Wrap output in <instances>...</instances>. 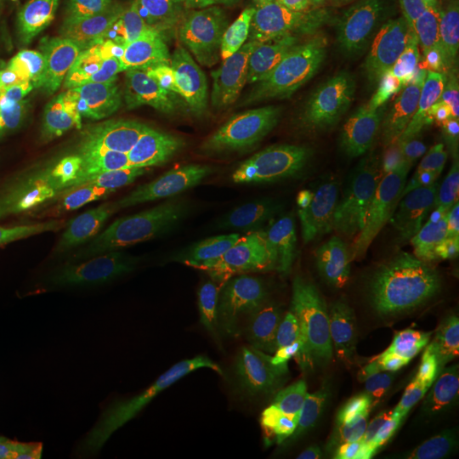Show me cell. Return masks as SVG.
<instances>
[{"instance_id": "9c48e42d", "label": "cell", "mask_w": 459, "mask_h": 459, "mask_svg": "<svg viewBox=\"0 0 459 459\" xmlns=\"http://www.w3.org/2000/svg\"><path fill=\"white\" fill-rule=\"evenodd\" d=\"M252 142L248 197L259 218L299 212L333 229L351 221L352 210L342 184L325 178L288 140L257 138Z\"/></svg>"}, {"instance_id": "ffe728a7", "label": "cell", "mask_w": 459, "mask_h": 459, "mask_svg": "<svg viewBox=\"0 0 459 459\" xmlns=\"http://www.w3.org/2000/svg\"><path fill=\"white\" fill-rule=\"evenodd\" d=\"M14 134L47 162L64 165L68 176H81L91 142V117L82 104L47 99L21 119Z\"/></svg>"}, {"instance_id": "d4e9b609", "label": "cell", "mask_w": 459, "mask_h": 459, "mask_svg": "<svg viewBox=\"0 0 459 459\" xmlns=\"http://www.w3.org/2000/svg\"><path fill=\"white\" fill-rule=\"evenodd\" d=\"M426 155V179L422 206L430 216L459 212V115L447 119L444 132L422 147Z\"/></svg>"}, {"instance_id": "4fadbf2b", "label": "cell", "mask_w": 459, "mask_h": 459, "mask_svg": "<svg viewBox=\"0 0 459 459\" xmlns=\"http://www.w3.org/2000/svg\"><path fill=\"white\" fill-rule=\"evenodd\" d=\"M121 0H58L34 31L41 85L55 91L109 38Z\"/></svg>"}, {"instance_id": "4dcf8cb0", "label": "cell", "mask_w": 459, "mask_h": 459, "mask_svg": "<svg viewBox=\"0 0 459 459\" xmlns=\"http://www.w3.org/2000/svg\"><path fill=\"white\" fill-rule=\"evenodd\" d=\"M133 447L134 444L128 437H108L96 443L33 451L24 455L0 453V459H123L132 455Z\"/></svg>"}, {"instance_id": "d6986e66", "label": "cell", "mask_w": 459, "mask_h": 459, "mask_svg": "<svg viewBox=\"0 0 459 459\" xmlns=\"http://www.w3.org/2000/svg\"><path fill=\"white\" fill-rule=\"evenodd\" d=\"M206 117L199 109L195 89L162 102L133 148L128 176L140 179L172 167L199 138Z\"/></svg>"}, {"instance_id": "8992f818", "label": "cell", "mask_w": 459, "mask_h": 459, "mask_svg": "<svg viewBox=\"0 0 459 459\" xmlns=\"http://www.w3.org/2000/svg\"><path fill=\"white\" fill-rule=\"evenodd\" d=\"M377 407L345 396L281 426L238 436L210 459H347L377 426Z\"/></svg>"}, {"instance_id": "484cf974", "label": "cell", "mask_w": 459, "mask_h": 459, "mask_svg": "<svg viewBox=\"0 0 459 459\" xmlns=\"http://www.w3.org/2000/svg\"><path fill=\"white\" fill-rule=\"evenodd\" d=\"M53 203L43 201L14 214H0V273L30 263L48 244Z\"/></svg>"}, {"instance_id": "52a82bcc", "label": "cell", "mask_w": 459, "mask_h": 459, "mask_svg": "<svg viewBox=\"0 0 459 459\" xmlns=\"http://www.w3.org/2000/svg\"><path fill=\"white\" fill-rule=\"evenodd\" d=\"M79 98L91 117V142L81 176L104 189L128 162L162 99L148 83L126 74L87 77Z\"/></svg>"}, {"instance_id": "603a6c76", "label": "cell", "mask_w": 459, "mask_h": 459, "mask_svg": "<svg viewBox=\"0 0 459 459\" xmlns=\"http://www.w3.org/2000/svg\"><path fill=\"white\" fill-rule=\"evenodd\" d=\"M227 7V0H133L126 45H145L197 28Z\"/></svg>"}, {"instance_id": "4316f807", "label": "cell", "mask_w": 459, "mask_h": 459, "mask_svg": "<svg viewBox=\"0 0 459 459\" xmlns=\"http://www.w3.org/2000/svg\"><path fill=\"white\" fill-rule=\"evenodd\" d=\"M400 299L415 312L459 305V238L409 281Z\"/></svg>"}, {"instance_id": "e0dca14e", "label": "cell", "mask_w": 459, "mask_h": 459, "mask_svg": "<svg viewBox=\"0 0 459 459\" xmlns=\"http://www.w3.org/2000/svg\"><path fill=\"white\" fill-rule=\"evenodd\" d=\"M162 252L164 240L152 237L128 212L123 187L91 214L83 248V279L87 284H96L147 255L160 257Z\"/></svg>"}, {"instance_id": "836d02e7", "label": "cell", "mask_w": 459, "mask_h": 459, "mask_svg": "<svg viewBox=\"0 0 459 459\" xmlns=\"http://www.w3.org/2000/svg\"><path fill=\"white\" fill-rule=\"evenodd\" d=\"M434 9L459 11V0H371L369 13L377 19H398L430 13Z\"/></svg>"}, {"instance_id": "5bb4252c", "label": "cell", "mask_w": 459, "mask_h": 459, "mask_svg": "<svg viewBox=\"0 0 459 459\" xmlns=\"http://www.w3.org/2000/svg\"><path fill=\"white\" fill-rule=\"evenodd\" d=\"M371 0H269L279 30L301 56L325 74L359 48Z\"/></svg>"}, {"instance_id": "30bf717a", "label": "cell", "mask_w": 459, "mask_h": 459, "mask_svg": "<svg viewBox=\"0 0 459 459\" xmlns=\"http://www.w3.org/2000/svg\"><path fill=\"white\" fill-rule=\"evenodd\" d=\"M142 179L150 189L162 231L184 240L216 235L242 213V184L231 160L216 165H172Z\"/></svg>"}, {"instance_id": "ab89813d", "label": "cell", "mask_w": 459, "mask_h": 459, "mask_svg": "<svg viewBox=\"0 0 459 459\" xmlns=\"http://www.w3.org/2000/svg\"><path fill=\"white\" fill-rule=\"evenodd\" d=\"M24 2H34V0H24Z\"/></svg>"}, {"instance_id": "44dd1931", "label": "cell", "mask_w": 459, "mask_h": 459, "mask_svg": "<svg viewBox=\"0 0 459 459\" xmlns=\"http://www.w3.org/2000/svg\"><path fill=\"white\" fill-rule=\"evenodd\" d=\"M295 335H252L221 341L214 344L170 354L152 362L140 377L155 375L167 369H184L201 377L231 381L267 366L278 354L288 351ZM134 379V377H133Z\"/></svg>"}, {"instance_id": "7402d4cb", "label": "cell", "mask_w": 459, "mask_h": 459, "mask_svg": "<svg viewBox=\"0 0 459 459\" xmlns=\"http://www.w3.org/2000/svg\"><path fill=\"white\" fill-rule=\"evenodd\" d=\"M237 420L231 403L208 405L134 444L130 459H203L210 446Z\"/></svg>"}, {"instance_id": "ac0fdd59", "label": "cell", "mask_w": 459, "mask_h": 459, "mask_svg": "<svg viewBox=\"0 0 459 459\" xmlns=\"http://www.w3.org/2000/svg\"><path fill=\"white\" fill-rule=\"evenodd\" d=\"M227 385L229 381L225 379L201 377L184 369H167L134 377L116 392L119 400L115 407L94 420L91 429L104 434H119L184 403L208 398Z\"/></svg>"}, {"instance_id": "1f68e13d", "label": "cell", "mask_w": 459, "mask_h": 459, "mask_svg": "<svg viewBox=\"0 0 459 459\" xmlns=\"http://www.w3.org/2000/svg\"><path fill=\"white\" fill-rule=\"evenodd\" d=\"M196 91L197 104L206 119L218 116H235L242 117L246 113L250 94L231 87L221 81L197 83L193 87Z\"/></svg>"}, {"instance_id": "277c9868", "label": "cell", "mask_w": 459, "mask_h": 459, "mask_svg": "<svg viewBox=\"0 0 459 459\" xmlns=\"http://www.w3.org/2000/svg\"><path fill=\"white\" fill-rule=\"evenodd\" d=\"M356 189L371 201L381 221L405 229L415 210V165L411 148L369 94L356 92L341 115Z\"/></svg>"}, {"instance_id": "e575fe53", "label": "cell", "mask_w": 459, "mask_h": 459, "mask_svg": "<svg viewBox=\"0 0 459 459\" xmlns=\"http://www.w3.org/2000/svg\"><path fill=\"white\" fill-rule=\"evenodd\" d=\"M456 115H459V51L446 68L441 91V116L447 121Z\"/></svg>"}, {"instance_id": "3957f363", "label": "cell", "mask_w": 459, "mask_h": 459, "mask_svg": "<svg viewBox=\"0 0 459 459\" xmlns=\"http://www.w3.org/2000/svg\"><path fill=\"white\" fill-rule=\"evenodd\" d=\"M427 345L424 333L377 328L345 337L312 359L276 373L231 403L237 419L349 394L400 368Z\"/></svg>"}, {"instance_id": "5b68a950", "label": "cell", "mask_w": 459, "mask_h": 459, "mask_svg": "<svg viewBox=\"0 0 459 459\" xmlns=\"http://www.w3.org/2000/svg\"><path fill=\"white\" fill-rule=\"evenodd\" d=\"M368 290L369 284L362 276L293 252L255 307L259 332L298 335L325 330L351 312Z\"/></svg>"}, {"instance_id": "7a4b0ae2", "label": "cell", "mask_w": 459, "mask_h": 459, "mask_svg": "<svg viewBox=\"0 0 459 459\" xmlns=\"http://www.w3.org/2000/svg\"><path fill=\"white\" fill-rule=\"evenodd\" d=\"M99 339L38 351L0 377V441L75 419L123 386Z\"/></svg>"}, {"instance_id": "8fae6325", "label": "cell", "mask_w": 459, "mask_h": 459, "mask_svg": "<svg viewBox=\"0 0 459 459\" xmlns=\"http://www.w3.org/2000/svg\"><path fill=\"white\" fill-rule=\"evenodd\" d=\"M248 19L238 7H225L212 21L145 45H126L121 74L148 83L162 102L193 89L204 70L238 34Z\"/></svg>"}, {"instance_id": "f1b7e54d", "label": "cell", "mask_w": 459, "mask_h": 459, "mask_svg": "<svg viewBox=\"0 0 459 459\" xmlns=\"http://www.w3.org/2000/svg\"><path fill=\"white\" fill-rule=\"evenodd\" d=\"M68 178L65 167L47 162L16 176L5 178L0 189V214L21 213L47 201L49 193Z\"/></svg>"}, {"instance_id": "6da1fadb", "label": "cell", "mask_w": 459, "mask_h": 459, "mask_svg": "<svg viewBox=\"0 0 459 459\" xmlns=\"http://www.w3.org/2000/svg\"><path fill=\"white\" fill-rule=\"evenodd\" d=\"M455 53V34L443 16L398 17L369 28L358 48L356 72L394 125L417 134L441 115L444 75Z\"/></svg>"}, {"instance_id": "74e56055", "label": "cell", "mask_w": 459, "mask_h": 459, "mask_svg": "<svg viewBox=\"0 0 459 459\" xmlns=\"http://www.w3.org/2000/svg\"><path fill=\"white\" fill-rule=\"evenodd\" d=\"M4 181H5V178L0 174V189H2V186H4Z\"/></svg>"}, {"instance_id": "f35d334b", "label": "cell", "mask_w": 459, "mask_h": 459, "mask_svg": "<svg viewBox=\"0 0 459 459\" xmlns=\"http://www.w3.org/2000/svg\"><path fill=\"white\" fill-rule=\"evenodd\" d=\"M0 24H2V4H0Z\"/></svg>"}, {"instance_id": "d590c367", "label": "cell", "mask_w": 459, "mask_h": 459, "mask_svg": "<svg viewBox=\"0 0 459 459\" xmlns=\"http://www.w3.org/2000/svg\"><path fill=\"white\" fill-rule=\"evenodd\" d=\"M432 456L439 459H459V424L449 429L443 437L434 444Z\"/></svg>"}, {"instance_id": "d6a6232c", "label": "cell", "mask_w": 459, "mask_h": 459, "mask_svg": "<svg viewBox=\"0 0 459 459\" xmlns=\"http://www.w3.org/2000/svg\"><path fill=\"white\" fill-rule=\"evenodd\" d=\"M41 164H47V160L21 136L13 133L0 140V174L4 178L16 176Z\"/></svg>"}, {"instance_id": "2e32d148", "label": "cell", "mask_w": 459, "mask_h": 459, "mask_svg": "<svg viewBox=\"0 0 459 459\" xmlns=\"http://www.w3.org/2000/svg\"><path fill=\"white\" fill-rule=\"evenodd\" d=\"M160 313L164 315L162 341L143 371L152 362L170 354L221 341L261 335L255 308L201 293L162 291Z\"/></svg>"}, {"instance_id": "f546056e", "label": "cell", "mask_w": 459, "mask_h": 459, "mask_svg": "<svg viewBox=\"0 0 459 459\" xmlns=\"http://www.w3.org/2000/svg\"><path fill=\"white\" fill-rule=\"evenodd\" d=\"M250 142L240 117L218 116L206 119L196 142L187 148L174 165H216L229 162L233 150Z\"/></svg>"}, {"instance_id": "83f0119b", "label": "cell", "mask_w": 459, "mask_h": 459, "mask_svg": "<svg viewBox=\"0 0 459 459\" xmlns=\"http://www.w3.org/2000/svg\"><path fill=\"white\" fill-rule=\"evenodd\" d=\"M325 178L347 187H356L352 155L341 128H318L288 140Z\"/></svg>"}, {"instance_id": "ba28073f", "label": "cell", "mask_w": 459, "mask_h": 459, "mask_svg": "<svg viewBox=\"0 0 459 459\" xmlns=\"http://www.w3.org/2000/svg\"><path fill=\"white\" fill-rule=\"evenodd\" d=\"M291 255V248L274 242L218 240L169 264L164 291L201 293L255 308Z\"/></svg>"}, {"instance_id": "7c38bea8", "label": "cell", "mask_w": 459, "mask_h": 459, "mask_svg": "<svg viewBox=\"0 0 459 459\" xmlns=\"http://www.w3.org/2000/svg\"><path fill=\"white\" fill-rule=\"evenodd\" d=\"M247 134L290 140L318 128H341V111L328 75L315 64L290 70L257 87L240 117Z\"/></svg>"}, {"instance_id": "9a60e30c", "label": "cell", "mask_w": 459, "mask_h": 459, "mask_svg": "<svg viewBox=\"0 0 459 459\" xmlns=\"http://www.w3.org/2000/svg\"><path fill=\"white\" fill-rule=\"evenodd\" d=\"M312 64L281 33L269 0L255 16H248L197 83L221 81L252 94L257 87L298 66ZM320 68V66H318Z\"/></svg>"}, {"instance_id": "cb8c5ba5", "label": "cell", "mask_w": 459, "mask_h": 459, "mask_svg": "<svg viewBox=\"0 0 459 459\" xmlns=\"http://www.w3.org/2000/svg\"><path fill=\"white\" fill-rule=\"evenodd\" d=\"M162 333L164 315L160 310L136 312L119 320L106 337L99 339V344L106 359L126 383L138 377L157 354Z\"/></svg>"}, {"instance_id": "8d00e7d4", "label": "cell", "mask_w": 459, "mask_h": 459, "mask_svg": "<svg viewBox=\"0 0 459 459\" xmlns=\"http://www.w3.org/2000/svg\"><path fill=\"white\" fill-rule=\"evenodd\" d=\"M5 136H9V125L4 123V121H0V140L5 138Z\"/></svg>"}]
</instances>
